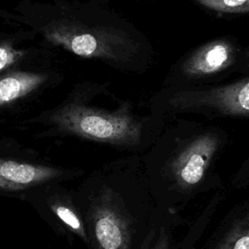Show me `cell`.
I'll list each match as a JSON object with an SVG mask.
<instances>
[{
  "mask_svg": "<svg viewBox=\"0 0 249 249\" xmlns=\"http://www.w3.org/2000/svg\"><path fill=\"white\" fill-rule=\"evenodd\" d=\"M47 76L41 73L15 71L0 77V107L18 100L45 83Z\"/></svg>",
  "mask_w": 249,
  "mask_h": 249,
  "instance_id": "8",
  "label": "cell"
},
{
  "mask_svg": "<svg viewBox=\"0 0 249 249\" xmlns=\"http://www.w3.org/2000/svg\"><path fill=\"white\" fill-rule=\"evenodd\" d=\"M198 5L221 14L249 13V0H195Z\"/></svg>",
  "mask_w": 249,
  "mask_h": 249,
  "instance_id": "11",
  "label": "cell"
},
{
  "mask_svg": "<svg viewBox=\"0 0 249 249\" xmlns=\"http://www.w3.org/2000/svg\"><path fill=\"white\" fill-rule=\"evenodd\" d=\"M52 121L64 132L113 145L135 146L142 136V122L128 105L111 111L69 103L54 112Z\"/></svg>",
  "mask_w": 249,
  "mask_h": 249,
  "instance_id": "2",
  "label": "cell"
},
{
  "mask_svg": "<svg viewBox=\"0 0 249 249\" xmlns=\"http://www.w3.org/2000/svg\"><path fill=\"white\" fill-rule=\"evenodd\" d=\"M90 223L95 249H131L129 222L110 189L93 201Z\"/></svg>",
  "mask_w": 249,
  "mask_h": 249,
  "instance_id": "4",
  "label": "cell"
},
{
  "mask_svg": "<svg viewBox=\"0 0 249 249\" xmlns=\"http://www.w3.org/2000/svg\"><path fill=\"white\" fill-rule=\"evenodd\" d=\"M25 55L22 50L15 49L12 45L0 44V71L18 63Z\"/></svg>",
  "mask_w": 249,
  "mask_h": 249,
  "instance_id": "12",
  "label": "cell"
},
{
  "mask_svg": "<svg viewBox=\"0 0 249 249\" xmlns=\"http://www.w3.org/2000/svg\"><path fill=\"white\" fill-rule=\"evenodd\" d=\"M53 45L87 58L113 63L133 62L141 53V45L127 29L107 25H89L74 20H55L43 29Z\"/></svg>",
  "mask_w": 249,
  "mask_h": 249,
  "instance_id": "1",
  "label": "cell"
},
{
  "mask_svg": "<svg viewBox=\"0 0 249 249\" xmlns=\"http://www.w3.org/2000/svg\"><path fill=\"white\" fill-rule=\"evenodd\" d=\"M217 249H249V209L234 222Z\"/></svg>",
  "mask_w": 249,
  "mask_h": 249,
  "instance_id": "10",
  "label": "cell"
},
{
  "mask_svg": "<svg viewBox=\"0 0 249 249\" xmlns=\"http://www.w3.org/2000/svg\"><path fill=\"white\" fill-rule=\"evenodd\" d=\"M63 175L56 167L0 158V190L19 191L38 186Z\"/></svg>",
  "mask_w": 249,
  "mask_h": 249,
  "instance_id": "7",
  "label": "cell"
},
{
  "mask_svg": "<svg viewBox=\"0 0 249 249\" xmlns=\"http://www.w3.org/2000/svg\"><path fill=\"white\" fill-rule=\"evenodd\" d=\"M236 58L234 45L225 39L211 41L194 52L181 65L184 76L202 78L230 67Z\"/></svg>",
  "mask_w": 249,
  "mask_h": 249,
  "instance_id": "6",
  "label": "cell"
},
{
  "mask_svg": "<svg viewBox=\"0 0 249 249\" xmlns=\"http://www.w3.org/2000/svg\"><path fill=\"white\" fill-rule=\"evenodd\" d=\"M51 211L72 232L88 241L84 223L75 207L66 199L57 198L51 202Z\"/></svg>",
  "mask_w": 249,
  "mask_h": 249,
  "instance_id": "9",
  "label": "cell"
},
{
  "mask_svg": "<svg viewBox=\"0 0 249 249\" xmlns=\"http://www.w3.org/2000/svg\"><path fill=\"white\" fill-rule=\"evenodd\" d=\"M168 236L165 233V231L162 230L161 233L157 241V243L155 244L154 247H152L151 249H168Z\"/></svg>",
  "mask_w": 249,
  "mask_h": 249,
  "instance_id": "13",
  "label": "cell"
},
{
  "mask_svg": "<svg viewBox=\"0 0 249 249\" xmlns=\"http://www.w3.org/2000/svg\"><path fill=\"white\" fill-rule=\"evenodd\" d=\"M168 104L177 111L249 118V77L223 86L180 90Z\"/></svg>",
  "mask_w": 249,
  "mask_h": 249,
  "instance_id": "3",
  "label": "cell"
},
{
  "mask_svg": "<svg viewBox=\"0 0 249 249\" xmlns=\"http://www.w3.org/2000/svg\"><path fill=\"white\" fill-rule=\"evenodd\" d=\"M219 146L216 134L208 132L194 138L172 160L170 168L182 188L196 185L203 177Z\"/></svg>",
  "mask_w": 249,
  "mask_h": 249,
  "instance_id": "5",
  "label": "cell"
}]
</instances>
